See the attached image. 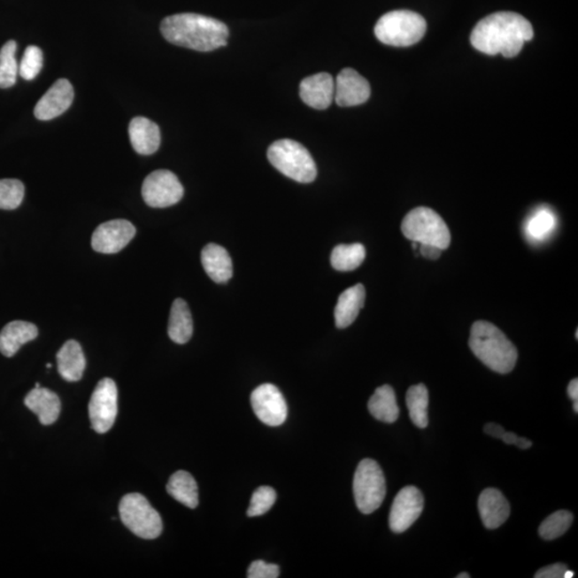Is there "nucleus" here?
Instances as JSON below:
<instances>
[{
	"instance_id": "9",
	"label": "nucleus",
	"mask_w": 578,
	"mask_h": 578,
	"mask_svg": "<svg viewBox=\"0 0 578 578\" xmlns=\"http://www.w3.org/2000/svg\"><path fill=\"white\" fill-rule=\"evenodd\" d=\"M119 390L114 381L104 378L98 382L89 402V419L96 433L109 432L114 426L119 406Z\"/></svg>"
},
{
	"instance_id": "43",
	"label": "nucleus",
	"mask_w": 578,
	"mask_h": 578,
	"mask_svg": "<svg viewBox=\"0 0 578 578\" xmlns=\"http://www.w3.org/2000/svg\"><path fill=\"white\" fill-rule=\"evenodd\" d=\"M457 578H470V575L468 574V573H460V574H459Z\"/></svg>"
},
{
	"instance_id": "5",
	"label": "nucleus",
	"mask_w": 578,
	"mask_h": 578,
	"mask_svg": "<svg viewBox=\"0 0 578 578\" xmlns=\"http://www.w3.org/2000/svg\"><path fill=\"white\" fill-rule=\"evenodd\" d=\"M268 158L276 170L300 183L315 181L317 168L313 157L298 142L280 140L268 150Z\"/></svg>"
},
{
	"instance_id": "34",
	"label": "nucleus",
	"mask_w": 578,
	"mask_h": 578,
	"mask_svg": "<svg viewBox=\"0 0 578 578\" xmlns=\"http://www.w3.org/2000/svg\"><path fill=\"white\" fill-rule=\"evenodd\" d=\"M275 500L276 493L273 488H258L253 493L252 498H250L248 515L250 518H254V516H260L267 513L268 511L273 508Z\"/></svg>"
},
{
	"instance_id": "22",
	"label": "nucleus",
	"mask_w": 578,
	"mask_h": 578,
	"mask_svg": "<svg viewBox=\"0 0 578 578\" xmlns=\"http://www.w3.org/2000/svg\"><path fill=\"white\" fill-rule=\"evenodd\" d=\"M38 328L32 322L15 320L9 322L0 332V352L4 357H13L20 347L38 336Z\"/></svg>"
},
{
	"instance_id": "30",
	"label": "nucleus",
	"mask_w": 578,
	"mask_h": 578,
	"mask_svg": "<svg viewBox=\"0 0 578 578\" xmlns=\"http://www.w3.org/2000/svg\"><path fill=\"white\" fill-rule=\"evenodd\" d=\"M17 42L8 41L0 50V89H7L17 83L19 65L15 58Z\"/></svg>"
},
{
	"instance_id": "24",
	"label": "nucleus",
	"mask_w": 578,
	"mask_h": 578,
	"mask_svg": "<svg viewBox=\"0 0 578 578\" xmlns=\"http://www.w3.org/2000/svg\"><path fill=\"white\" fill-rule=\"evenodd\" d=\"M367 408L372 416L381 422L393 423L400 416L396 392L389 385L376 389L374 395L368 401Z\"/></svg>"
},
{
	"instance_id": "40",
	"label": "nucleus",
	"mask_w": 578,
	"mask_h": 578,
	"mask_svg": "<svg viewBox=\"0 0 578 578\" xmlns=\"http://www.w3.org/2000/svg\"><path fill=\"white\" fill-rule=\"evenodd\" d=\"M518 435L511 432H505L503 435V437H501V441H503L506 444H515L516 441H518Z\"/></svg>"
},
{
	"instance_id": "39",
	"label": "nucleus",
	"mask_w": 578,
	"mask_h": 578,
	"mask_svg": "<svg viewBox=\"0 0 578 578\" xmlns=\"http://www.w3.org/2000/svg\"><path fill=\"white\" fill-rule=\"evenodd\" d=\"M567 395L572 398L573 402L578 401V380L571 381L569 387H567Z\"/></svg>"
},
{
	"instance_id": "13",
	"label": "nucleus",
	"mask_w": 578,
	"mask_h": 578,
	"mask_svg": "<svg viewBox=\"0 0 578 578\" xmlns=\"http://www.w3.org/2000/svg\"><path fill=\"white\" fill-rule=\"evenodd\" d=\"M135 225L127 220H112L99 225L92 235V249L102 254H115L125 249L135 238Z\"/></svg>"
},
{
	"instance_id": "14",
	"label": "nucleus",
	"mask_w": 578,
	"mask_h": 578,
	"mask_svg": "<svg viewBox=\"0 0 578 578\" xmlns=\"http://www.w3.org/2000/svg\"><path fill=\"white\" fill-rule=\"evenodd\" d=\"M371 86L356 70H342L335 81V100L342 107L365 104L370 98Z\"/></svg>"
},
{
	"instance_id": "35",
	"label": "nucleus",
	"mask_w": 578,
	"mask_h": 578,
	"mask_svg": "<svg viewBox=\"0 0 578 578\" xmlns=\"http://www.w3.org/2000/svg\"><path fill=\"white\" fill-rule=\"evenodd\" d=\"M280 576L279 566L257 560L250 564L248 570L249 578H276Z\"/></svg>"
},
{
	"instance_id": "45",
	"label": "nucleus",
	"mask_w": 578,
	"mask_h": 578,
	"mask_svg": "<svg viewBox=\"0 0 578 578\" xmlns=\"http://www.w3.org/2000/svg\"><path fill=\"white\" fill-rule=\"evenodd\" d=\"M46 367H49V368H50V367H52V365H50V363H49V365H48V366H46Z\"/></svg>"
},
{
	"instance_id": "38",
	"label": "nucleus",
	"mask_w": 578,
	"mask_h": 578,
	"mask_svg": "<svg viewBox=\"0 0 578 578\" xmlns=\"http://www.w3.org/2000/svg\"><path fill=\"white\" fill-rule=\"evenodd\" d=\"M484 432L485 434L489 435V436L501 439L503 435L505 433V429L499 426V424L488 423L487 426L484 427Z\"/></svg>"
},
{
	"instance_id": "37",
	"label": "nucleus",
	"mask_w": 578,
	"mask_h": 578,
	"mask_svg": "<svg viewBox=\"0 0 578 578\" xmlns=\"http://www.w3.org/2000/svg\"><path fill=\"white\" fill-rule=\"evenodd\" d=\"M419 250H420L423 258L435 260L441 258L443 250L436 247V245L419 243Z\"/></svg>"
},
{
	"instance_id": "12",
	"label": "nucleus",
	"mask_w": 578,
	"mask_h": 578,
	"mask_svg": "<svg viewBox=\"0 0 578 578\" xmlns=\"http://www.w3.org/2000/svg\"><path fill=\"white\" fill-rule=\"evenodd\" d=\"M424 508L423 495L416 487H406L393 501L389 525L393 533L402 534L413 525Z\"/></svg>"
},
{
	"instance_id": "1",
	"label": "nucleus",
	"mask_w": 578,
	"mask_h": 578,
	"mask_svg": "<svg viewBox=\"0 0 578 578\" xmlns=\"http://www.w3.org/2000/svg\"><path fill=\"white\" fill-rule=\"evenodd\" d=\"M534 38L533 25L515 12H496L475 25L470 42L488 55L501 54L512 58L520 53L527 41Z\"/></svg>"
},
{
	"instance_id": "46",
	"label": "nucleus",
	"mask_w": 578,
	"mask_h": 578,
	"mask_svg": "<svg viewBox=\"0 0 578 578\" xmlns=\"http://www.w3.org/2000/svg\"><path fill=\"white\" fill-rule=\"evenodd\" d=\"M575 337H576V339H578V331L577 330H576Z\"/></svg>"
},
{
	"instance_id": "26",
	"label": "nucleus",
	"mask_w": 578,
	"mask_h": 578,
	"mask_svg": "<svg viewBox=\"0 0 578 578\" xmlns=\"http://www.w3.org/2000/svg\"><path fill=\"white\" fill-rule=\"evenodd\" d=\"M167 493L173 499L190 509L198 505V487L192 474L184 470L173 474L166 485Z\"/></svg>"
},
{
	"instance_id": "19",
	"label": "nucleus",
	"mask_w": 578,
	"mask_h": 578,
	"mask_svg": "<svg viewBox=\"0 0 578 578\" xmlns=\"http://www.w3.org/2000/svg\"><path fill=\"white\" fill-rule=\"evenodd\" d=\"M202 265L209 278L216 283H227L232 279V258L221 245L207 244L202 250Z\"/></svg>"
},
{
	"instance_id": "16",
	"label": "nucleus",
	"mask_w": 578,
	"mask_h": 578,
	"mask_svg": "<svg viewBox=\"0 0 578 578\" xmlns=\"http://www.w3.org/2000/svg\"><path fill=\"white\" fill-rule=\"evenodd\" d=\"M300 96L306 105L326 110L335 100V80L329 73L309 76L300 84Z\"/></svg>"
},
{
	"instance_id": "21",
	"label": "nucleus",
	"mask_w": 578,
	"mask_h": 578,
	"mask_svg": "<svg viewBox=\"0 0 578 578\" xmlns=\"http://www.w3.org/2000/svg\"><path fill=\"white\" fill-rule=\"evenodd\" d=\"M365 303L366 289L362 284H357L343 291L335 310L337 328L344 329L350 327L359 315Z\"/></svg>"
},
{
	"instance_id": "28",
	"label": "nucleus",
	"mask_w": 578,
	"mask_h": 578,
	"mask_svg": "<svg viewBox=\"0 0 578 578\" xmlns=\"http://www.w3.org/2000/svg\"><path fill=\"white\" fill-rule=\"evenodd\" d=\"M428 391L423 383L412 386L408 389L406 404L412 423L419 428H426L428 426Z\"/></svg>"
},
{
	"instance_id": "8",
	"label": "nucleus",
	"mask_w": 578,
	"mask_h": 578,
	"mask_svg": "<svg viewBox=\"0 0 578 578\" xmlns=\"http://www.w3.org/2000/svg\"><path fill=\"white\" fill-rule=\"evenodd\" d=\"M119 514L127 528L142 539H157L162 534L160 514L141 494L126 495L119 504Z\"/></svg>"
},
{
	"instance_id": "7",
	"label": "nucleus",
	"mask_w": 578,
	"mask_h": 578,
	"mask_svg": "<svg viewBox=\"0 0 578 578\" xmlns=\"http://www.w3.org/2000/svg\"><path fill=\"white\" fill-rule=\"evenodd\" d=\"M386 493V479L380 465L371 459L361 460L354 477L357 508L363 514L375 512L385 500Z\"/></svg>"
},
{
	"instance_id": "25",
	"label": "nucleus",
	"mask_w": 578,
	"mask_h": 578,
	"mask_svg": "<svg viewBox=\"0 0 578 578\" xmlns=\"http://www.w3.org/2000/svg\"><path fill=\"white\" fill-rule=\"evenodd\" d=\"M193 335L191 311L186 301L178 298L173 301L168 321V335L177 344H186Z\"/></svg>"
},
{
	"instance_id": "42",
	"label": "nucleus",
	"mask_w": 578,
	"mask_h": 578,
	"mask_svg": "<svg viewBox=\"0 0 578 578\" xmlns=\"http://www.w3.org/2000/svg\"><path fill=\"white\" fill-rule=\"evenodd\" d=\"M574 577V572L566 570L564 574V578H572Z\"/></svg>"
},
{
	"instance_id": "33",
	"label": "nucleus",
	"mask_w": 578,
	"mask_h": 578,
	"mask_svg": "<svg viewBox=\"0 0 578 578\" xmlns=\"http://www.w3.org/2000/svg\"><path fill=\"white\" fill-rule=\"evenodd\" d=\"M43 66V53L38 46L30 45L25 50L22 60L19 65V74L22 79L33 81L37 78Z\"/></svg>"
},
{
	"instance_id": "10",
	"label": "nucleus",
	"mask_w": 578,
	"mask_h": 578,
	"mask_svg": "<svg viewBox=\"0 0 578 578\" xmlns=\"http://www.w3.org/2000/svg\"><path fill=\"white\" fill-rule=\"evenodd\" d=\"M142 196L152 208L171 207L181 202L183 187L175 173L166 170L156 171L146 177Z\"/></svg>"
},
{
	"instance_id": "23",
	"label": "nucleus",
	"mask_w": 578,
	"mask_h": 578,
	"mask_svg": "<svg viewBox=\"0 0 578 578\" xmlns=\"http://www.w3.org/2000/svg\"><path fill=\"white\" fill-rule=\"evenodd\" d=\"M58 372L66 381H79L83 377L86 359L80 343L70 340L66 342L58 351Z\"/></svg>"
},
{
	"instance_id": "20",
	"label": "nucleus",
	"mask_w": 578,
	"mask_h": 578,
	"mask_svg": "<svg viewBox=\"0 0 578 578\" xmlns=\"http://www.w3.org/2000/svg\"><path fill=\"white\" fill-rule=\"evenodd\" d=\"M25 405L37 414L43 426H50L58 421L61 409L58 396L49 389L41 387L35 388L28 393L25 397Z\"/></svg>"
},
{
	"instance_id": "3",
	"label": "nucleus",
	"mask_w": 578,
	"mask_h": 578,
	"mask_svg": "<svg viewBox=\"0 0 578 578\" xmlns=\"http://www.w3.org/2000/svg\"><path fill=\"white\" fill-rule=\"evenodd\" d=\"M469 347L481 362L499 374L512 372L518 361V350L513 343L492 322H474L470 331Z\"/></svg>"
},
{
	"instance_id": "29",
	"label": "nucleus",
	"mask_w": 578,
	"mask_h": 578,
	"mask_svg": "<svg viewBox=\"0 0 578 578\" xmlns=\"http://www.w3.org/2000/svg\"><path fill=\"white\" fill-rule=\"evenodd\" d=\"M557 227L555 214L549 209H539L526 224V235L533 242L540 243L549 238Z\"/></svg>"
},
{
	"instance_id": "36",
	"label": "nucleus",
	"mask_w": 578,
	"mask_h": 578,
	"mask_svg": "<svg viewBox=\"0 0 578 578\" xmlns=\"http://www.w3.org/2000/svg\"><path fill=\"white\" fill-rule=\"evenodd\" d=\"M567 567L564 564H555L542 567L536 574V578H564L565 572Z\"/></svg>"
},
{
	"instance_id": "27",
	"label": "nucleus",
	"mask_w": 578,
	"mask_h": 578,
	"mask_svg": "<svg viewBox=\"0 0 578 578\" xmlns=\"http://www.w3.org/2000/svg\"><path fill=\"white\" fill-rule=\"evenodd\" d=\"M366 250L361 243L340 244L332 250L331 265L337 271H352L359 268L366 259Z\"/></svg>"
},
{
	"instance_id": "2",
	"label": "nucleus",
	"mask_w": 578,
	"mask_h": 578,
	"mask_svg": "<svg viewBox=\"0 0 578 578\" xmlns=\"http://www.w3.org/2000/svg\"><path fill=\"white\" fill-rule=\"evenodd\" d=\"M168 42L198 52H212L227 44L229 30L221 20L197 13H179L162 20Z\"/></svg>"
},
{
	"instance_id": "17",
	"label": "nucleus",
	"mask_w": 578,
	"mask_h": 578,
	"mask_svg": "<svg viewBox=\"0 0 578 578\" xmlns=\"http://www.w3.org/2000/svg\"><path fill=\"white\" fill-rule=\"evenodd\" d=\"M478 508L483 524L488 529H497L509 519V501L497 489H487L481 493Z\"/></svg>"
},
{
	"instance_id": "11",
	"label": "nucleus",
	"mask_w": 578,
	"mask_h": 578,
	"mask_svg": "<svg viewBox=\"0 0 578 578\" xmlns=\"http://www.w3.org/2000/svg\"><path fill=\"white\" fill-rule=\"evenodd\" d=\"M250 405L260 421L268 427H280L288 419V404L273 383H264L252 392Z\"/></svg>"
},
{
	"instance_id": "32",
	"label": "nucleus",
	"mask_w": 578,
	"mask_h": 578,
	"mask_svg": "<svg viewBox=\"0 0 578 578\" xmlns=\"http://www.w3.org/2000/svg\"><path fill=\"white\" fill-rule=\"evenodd\" d=\"M24 194V184L18 179H0V209H17L23 202Z\"/></svg>"
},
{
	"instance_id": "6",
	"label": "nucleus",
	"mask_w": 578,
	"mask_h": 578,
	"mask_svg": "<svg viewBox=\"0 0 578 578\" xmlns=\"http://www.w3.org/2000/svg\"><path fill=\"white\" fill-rule=\"evenodd\" d=\"M402 233L412 242L436 245L443 250L451 243L446 222L431 208L418 207L409 212L403 220Z\"/></svg>"
},
{
	"instance_id": "31",
	"label": "nucleus",
	"mask_w": 578,
	"mask_h": 578,
	"mask_svg": "<svg viewBox=\"0 0 578 578\" xmlns=\"http://www.w3.org/2000/svg\"><path fill=\"white\" fill-rule=\"evenodd\" d=\"M573 514L569 511L560 510L547 518L539 528V535L544 540H555L564 536L573 523Z\"/></svg>"
},
{
	"instance_id": "4",
	"label": "nucleus",
	"mask_w": 578,
	"mask_h": 578,
	"mask_svg": "<svg viewBox=\"0 0 578 578\" xmlns=\"http://www.w3.org/2000/svg\"><path fill=\"white\" fill-rule=\"evenodd\" d=\"M374 32L383 44L405 48L421 41L427 33V22L420 14L397 10L382 15Z\"/></svg>"
},
{
	"instance_id": "15",
	"label": "nucleus",
	"mask_w": 578,
	"mask_h": 578,
	"mask_svg": "<svg viewBox=\"0 0 578 578\" xmlns=\"http://www.w3.org/2000/svg\"><path fill=\"white\" fill-rule=\"evenodd\" d=\"M74 90L68 80H58L45 92L35 107V119L50 120L64 114L73 104Z\"/></svg>"
},
{
	"instance_id": "41",
	"label": "nucleus",
	"mask_w": 578,
	"mask_h": 578,
	"mask_svg": "<svg viewBox=\"0 0 578 578\" xmlns=\"http://www.w3.org/2000/svg\"><path fill=\"white\" fill-rule=\"evenodd\" d=\"M514 446L526 450L531 448V446H533V443L525 437H518V441H516Z\"/></svg>"
},
{
	"instance_id": "18",
	"label": "nucleus",
	"mask_w": 578,
	"mask_h": 578,
	"mask_svg": "<svg viewBox=\"0 0 578 578\" xmlns=\"http://www.w3.org/2000/svg\"><path fill=\"white\" fill-rule=\"evenodd\" d=\"M129 135L133 150L143 156L152 155L161 144L160 129L145 117H136L131 120Z\"/></svg>"
},
{
	"instance_id": "44",
	"label": "nucleus",
	"mask_w": 578,
	"mask_h": 578,
	"mask_svg": "<svg viewBox=\"0 0 578 578\" xmlns=\"http://www.w3.org/2000/svg\"><path fill=\"white\" fill-rule=\"evenodd\" d=\"M573 409H574L576 413L578 412V401H574V404H573Z\"/></svg>"
}]
</instances>
